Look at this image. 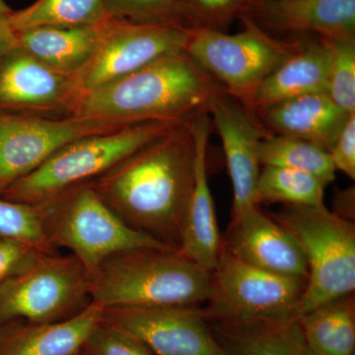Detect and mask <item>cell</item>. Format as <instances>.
I'll return each mask as SVG.
<instances>
[{
	"instance_id": "obj_1",
	"label": "cell",
	"mask_w": 355,
	"mask_h": 355,
	"mask_svg": "<svg viewBox=\"0 0 355 355\" xmlns=\"http://www.w3.org/2000/svg\"><path fill=\"white\" fill-rule=\"evenodd\" d=\"M190 119L89 184L130 227L178 250L195 181Z\"/></svg>"
},
{
	"instance_id": "obj_2",
	"label": "cell",
	"mask_w": 355,
	"mask_h": 355,
	"mask_svg": "<svg viewBox=\"0 0 355 355\" xmlns=\"http://www.w3.org/2000/svg\"><path fill=\"white\" fill-rule=\"evenodd\" d=\"M225 89L184 51L169 53L116 80L81 93L69 106L77 118L130 125L188 120L207 112Z\"/></svg>"
},
{
	"instance_id": "obj_3",
	"label": "cell",
	"mask_w": 355,
	"mask_h": 355,
	"mask_svg": "<svg viewBox=\"0 0 355 355\" xmlns=\"http://www.w3.org/2000/svg\"><path fill=\"white\" fill-rule=\"evenodd\" d=\"M210 286L211 270L173 248L121 252L90 273L91 303L102 309L202 306L209 298Z\"/></svg>"
},
{
	"instance_id": "obj_4",
	"label": "cell",
	"mask_w": 355,
	"mask_h": 355,
	"mask_svg": "<svg viewBox=\"0 0 355 355\" xmlns=\"http://www.w3.org/2000/svg\"><path fill=\"white\" fill-rule=\"evenodd\" d=\"M180 123L182 121L130 123L112 132L77 139L62 147L36 170L7 187L0 195L32 207L50 202L72 189L92 183Z\"/></svg>"
},
{
	"instance_id": "obj_5",
	"label": "cell",
	"mask_w": 355,
	"mask_h": 355,
	"mask_svg": "<svg viewBox=\"0 0 355 355\" xmlns=\"http://www.w3.org/2000/svg\"><path fill=\"white\" fill-rule=\"evenodd\" d=\"M292 236L308 268L296 317L355 291V224L324 205H286L270 214Z\"/></svg>"
},
{
	"instance_id": "obj_6",
	"label": "cell",
	"mask_w": 355,
	"mask_h": 355,
	"mask_svg": "<svg viewBox=\"0 0 355 355\" xmlns=\"http://www.w3.org/2000/svg\"><path fill=\"white\" fill-rule=\"evenodd\" d=\"M37 207L53 249L69 250L89 273L121 252L173 248L128 225L89 184Z\"/></svg>"
},
{
	"instance_id": "obj_7",
	"label": "cell",
	"mask_w": 355,
	"mask_h": 355,
	"mask_svg": "<svg viewBox=\"0 0 355 355\" xmlns=\"http://www.w3.org/2000/svg\"><path fill=\"white\" fill-rule=\"evenodd\" d=\"M235 35L191 30L184 51L223 86L226 92L253 111L254 96L266 77L293 51L296 37L273 38L250 16L240 18Z\"/></svg>"
},
{
	"instance_id": "obj_8",
	"label": "cell",
	"mask_w": 355,
	"mask_h": 355,
	"mask_svg": "<svg viewBox=\"0 0 355 355\" xmlns=\"http://www.w3.org/2000/svg\"><path fill=\"white\" fill-rule=\"evenodd\" d=\"M91 304L90 273L71 254L40 251L0 286V324L13 319L60 323Z\"/></svg>"
},
{
	"instance_id": "obj_9",
	"label": "cell",
	"mask_w": 355,
	"mask_h": 355,
	"mask_svg": "<svg viewBox=\"0 0 355 355\" xmlns=\"http://www.w3.org/2000/svg\"><path fill=\"white\" fill-rule=\"evenodd\" d=\"M306 282L254 268L221 249L202 308L210 324L296 318Z\"/></svg>"
},
{
	"instance_id": "obj_10",
	"label": "cell",
	"mask_w": 355,
	"mask_h": 355,
	"mask_svg": "<svg viewBox=\"0 0 355 355\" xmlns=\"http://www.w3.org/2000/svg\"><path fill=\"white\" fill-rule=\"evenodd\" d=\"M190 33L175 23L141 24L109 18L97 53L76 76L77 96L184 51Z\"/></svg>"
},
{
	"instance_id": "obj_11",
	"label": "cell",
	"mask_w": 355,
	"mask_h": 355,
	"mask_svg": "<svg viewBox=\"0 0 355 355\" xmlns=\"http://www.w3.org/2000/svg\"><path fill=\"white\" fill-rule=\"evenodd\" d=\"M127 125L71 118L62 120L0 116V193L36 170L62 147L77 139L118 130Z\"/></svg>"
},
{
	"instance_id": "obj_12",
	"label": "cell",
	"mask_w": 355,
	"mask_h": 355,
	"mask_svg": "<svg viewBox=\"0 0 355 355\" xmlns=\"http://www.w3.org/2000/svg\"><path fill=\"white\" fill-rule=\"evenodd\" d=\"M103 323L139 340L156 355H223L202 306L103 309Z\"/></svg>"
},
{
	"instance_id": "obj_13",
	"label": "cell",
	"mask_w": 355,
	"mask_h": 355,
	"mask_svg": "<svg viewBox=\"0 0 355 355\" xmlns=\"http://www.w3.org/2000/svg\"><path fill=\"white\" fill-rule=\"evenodd\" d=\"M207 113L225 154L233 188L232 216H235L257 205L254 193L261 166L259 146L268 133L254 112L227 92L214 100Z\"/></svg>"
},
{
	"instance_id": "obj_14",
	"label": "cell",
	"mask_w": 355,
	"mask_h": 355,
	"mask_svg": "<svg viewBox=\"0 0 355 355\" xmlns=\"http://www.w3.org/2000/svg\"><path fill=\"white\" fill-rule=\"evenodd\" d=\"M222 249L266 272L307 279V263L297 243L260 205L232 216Z\"/></svg>"
},
{
	"instance_id": "obj_15",
	"label": "cell",
	"mask_w": 355,
	"mask_h": 355,
	"mask_svg": "<svg viewBox=\"0 0 355 355\" xmlns=\"http://www.w3.org/2000/svg\"><path fill=\"white\" fill-rule=\"evenodd\" d=\"M196 146L195 181L182 228L179 251L207 270H214L220 256L222 236L209 186L207 150L212 130L207 112L190 119Z\"/></svg>"
},
{
	"instance_id": "obj_16",
	"label": "cell",
	"mask_w": 355,
	"mask_h": 355,
	"mask_svg": "<svg viewBox=\"0 0 355 355\" xmlns=\"http://www.w3.org/2000/svg\"><path fill=\"white\" fill-rule=\"evenodd\" d=\"M246 15L266 32L355 36V0H253Z\"/></svg>"
},
{
	"instance_id": "obj_17",
	"label": "cell",
	"mask_w": 355,
	"mask_h": 355,
	"mask_svg": "<svg viewBox=\"0 0 355 355\" xmlns=\"http://www.w3.org/2000/svg\"><path fill=\"white\" fill-rule=\"evenodd\" d=\"M76 96V76L51 69L19 46L0 64V107L69 108Z\"/></svg>"
},
{
	"instance_id": "obj_18",
	"label": "cell",
	"mask_w": 355,
	"mask_h": 355,
	"mask_svg": "<svg viewBox=\"0 0 355 355\" xmlns=\"http://www.w3.org/2000/svg\"><path fill=\"white\" fill-rule=\"evenodd\" d=\"M254 112L268 135L304 140L328 153L352 114L328 93L299 96Z\"/></svg>"
},
{
	"instance_id": "obj_19",
	"label": "cell",
	"mask_w": 355,
	"mask_h": 355,
	"mask_svg": "<svg viewBox=\"0 0 355 355\" xmlns=\"http://www.w3.org/2000/svg\"><path fill=\"white\" fill-rule=\"evenodd\" d=\"M102 313V308L91 303L80 314L60 323L9 320L0 324V355L76 354L101 322Z\"/></svg>"
},
{
	"instance_id": "obj_20",
	"label": "cell",
	"mask_w": 355,
	"mask_h": 355,
	"mask_svg": "<svg viewBox=\"0 0 355 355\" xmlns=\"http://www.w3.org/2000/svg\"><path fill=\"white\" fill-rule=\"evenodd\" d=\"M296 46L261 83L253 111L299 96L329 92V55L318 35L297 34Z\"/></svg>"
},
{
	"instance_id": "obj_21",
	"label": "cell",
	"mask_w": 355,
	"mask_h": 355,
	"mask_svg": "<svg viewBox=\"0 0 355 355\" xmlns=\"http://www.w3.org/2000/svg\"><path fill=\"white\" fill-rule=\"evenodd\" d=\"M105 22L80 27L43 26L17 32L16 36L18 46L40 62L62 73L77 76L97 53Z\"/></svg>"
},
{
	"instance_id": "obj_22",
	"label": "cell",
	"mask_w": 355,
	"mask_h": 355,
	"mask_svg": "<svg viewBox=\"0 0 355 355\" xmlns=\"http://www.w3.org/2000/svg\"><path fill=\"white\" fill-rule=\"evenodd\" d=\"M209 324L223 355H306L295 317Z\"/></svg>"
},
{
	"instance_id": "obj_23",
	"label": "cell",
	"mask_w": 355,
	"mask_h": 355,
	"mask_svg": "<svg viewBox=\"0 0 355 355\" xmlns=\"http://www.w3.org/2000/svg\"><path fill=\"white\" fill-rule=\"evenodd\" d=\"M296 321L306 355H354V293L318 306Z\"/></svg>"
},
{
	"instance_id": "obj_24",
	"label": "cell",
	"mask_w": 355,
	"mask_h": 355,
	"mask_svg": "<svg viewBox=\"0 0 355 355\" xmlns=\"http://www.w3.org/2000/svg\"><path fill=\"white\" fill-rule=\"evenodd\" d=\"M8 18L16 33L43 26H96L109 19L106 0H37Z\"/></svg>"
},
{
	"instance_id": "obj_25",
	"label": "cell",
	"mask_w": 355,
	"mask_h": 355,
	"mask_svg": "<svg viewBox=\"0 0 355 355\" xmlns=\"http://www.w3.org/2000/svg\"><path fill=\"white\" fill-rule=\"evenodd\" d=\"M259 158L261 166L288 168L308 173L328 186L336 178L330 153L304 140L268 135L261 140Z\"/></svg>"
},
{
	"instance_id": "obj_26",
	"label": "cell",
	"mask_w": 355,
	"mask_h": 355,
	"mask_svg": "<svg viewBox=\"0 0 355 355\" xmlns=\"http://www.w3.org/2000/svg\"><path fill=\"white\" fill-rule=\"evenodd\" d=\"M326 186L308 173L288 168L263 166L257 182L254 203L284 205H324Z\"/></svg>"
},
{
	"instance_id": "obj_27",
	"label": "cell",
	"mask_w": 355,
	"mask_h": 355,
	"mask_svg": "<svg viewBox=\"0 0 355 355\" xmlns=\"http://www.w3.org/2000/svg\"><path fill=\"white\" fill-rule=\"evenodd\" d=\"M329 55V92L347 113H355V36H319Z\"/></svg>"
},
{
	"instance_id": "obj_28",
	"label": "cell",
	"mask_w": 355,
	"mask_h": 355,
	"mask_svg": "<svg viewBox=\"0 0 355 355\" xmlns=\"http://www.w3.org/2000/svg\"><path fill=\"white\" fill-rule=\"evenodd\" d=\"M253 0H180L176 22L189 30L226 32Z\"/></svg>"
},
{
	"instance_id": "obj_29",
	"label": "cell",
	"mask_w": 355,
	"mask_h": 355,
	"mask_svg": "<svg viewBox=\"0 0 355 355\" xmlns=\"http://www.w3.org/2000/svg\"><path fill=\"white\" fill-rule=\"evenodd\" d=\"M0 237L17 240L48 253H55L44 232L40 207L0 198Z\"/></svg>"
},
{
	"instance_id": "obj_30",
	"label": "cell",
	"mask_w": 355,
	"mask_h": 355,
	"mask_svg": "<svg viewBox=\"0 0 355 355\" xmlns=\"http://www.w3.org/2000/svg\"><path fill=\"white\" fill-rule=\"evenodd\" d=\"M180 0H106V10L112 19L141 24L176 22Z\"/></svg>"
},
{
	"instance_id": "obj_31",
	"label": "cell",
	"mask_w": 355,
	"mask_h": 355,
	"mask_svg": "<svg viewBox=\"0 0 355 355\" xmlns=\"http://www.w3.org/2000/svg\"><path fill=\"white\" fill-rule=\"evenodd\" d=\"M83 350L85 355H156L137 338L102 320L88 336Z\"/></svg>"
},
{
	"instance_id": "obj_32",
	"label": "cell",
	"mask_w": 355,
	"mask_h": 355,
	"mask_svg": "<svg viewBox=\"0 0 355 355\" xmlns=\"http://www.w3.org/2000/svg\"><path fill=\"white\" fill-rule=\"evenodd\" d=\"M40 251L24 242L0 237V286L24 268Z\"/></svg>"
},
{
	"instance_id": "obj_33",
	"label": "cell",
	"mask_w": 355,
	"mask_h": 355,
	"mask_svg": "<svg viewBox=\"0 0 355 355\" xmlns=\"http://www.w3.org/2000/svg\"><path fill=\"white\" fill-rule=\"evenodd\" d=\"M336 170L355 180V113L350 114L330 150Z\"/></svg>"
},
{
	"instance_id": "obj_34",
	"label": "cell",
	"mask_w": 355,
	"mask_h": 355,
	"mask_svg": "<svg viewBox=\"0 0 355 355\" xmlns=\"http://www.w3.org/2000/svg\"><path fill=\"white\" fill-rule=\"evenodd\" d=\"M354 186L336 191L333 200L334 214L345 220L354 222Z\"/></svg>"
},
{
	"instance_id": "obj_35",
	"label": "cell",
	"mask_w": 355,
	"mask_h": 355,
	"mask_svg": "<svg viewBox=\"0 0 355 355\" xmlns=\"http://www.w3.org/2000/svg\"><path fill=\"white\" fill-rule=\"evenodd\" d=\"M8 15L0 16V64L6 55L18 46L17 36L9 22Z\"/></svg>"
},
{
	"instance_id": "obj_36",
	"label": "cell",
	"mask_w": 355,
	"mask_h": 355,
	"mask_svg": "<svg viewBox=\"0 0 355 355\" xmlns=\"http://www.w3.org/2000/svg\"><path fill=\"white\" fill-rule=\"evenodd\" d=\"M12 11L10 10L8 6H6L3 0H0V16H6L10 14Z\"/></svg>"
},
{
	"instance_id": "obj_37",
	"label": "cell",
	"mask_w": 355,
	"mask_h": 355,
	"mask_svg": "<svg viewBox=\"0 0 355 355\" xmlns=\"http://www.w3.org/2000/svg\"><path fill=\"white\" fill-rule=\"evenodd\" d=\"M71 355H85L83 349L79 350V352H76V354Z\"/></svg>"
}]
</instances>
